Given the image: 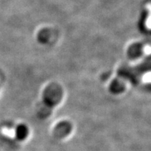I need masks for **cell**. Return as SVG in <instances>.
Returning <instances> with one entry per match:
<instances>
[{"mask_svg":"<svg viewBox=\"0 0 151 151\" xmlns=\"http://www.w3.org/2000/svg\"><path fill=\"white\" fill-rule=\"evenodd\" d=\"M29 131L24 124H19L16 128V137L18 140H24L27 137Z\"/></svg>","mask_w":151,"mask_h":151,"instance_id":"1","label":"cell"},{"mask_svg":"<svg viewBox=\"0 0 151 151\" xmlns=\"http://www.w3.org/2000/svg\"><path fill=\"white\" fill-rule=\"evenodd\" d=\"M145 52H146L147 54H150L151 52V48L150 46H146V48H145Z\"/></svg>","mask_w":151,"mask_h":151,"instance_id":"3","label":"cell"},{"mask_svg":"<svg viewBox=\"0 0 151 151\" xmlns=\"http://www.w3.org/2000/svg\"><path fill=\"white\" fill-rule=\"evenodd\" d=\"M146 24L148 27L151 28V16L149 17V18H148V20H147Z\"/></svg>","mask_w":151,"mask_h":151,"instance_id":"2","label":"cell"}]
</instances>
